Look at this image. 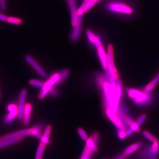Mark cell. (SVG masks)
<instances>
[{"mask_svg": "<svg viewBox=\"0 0 159 159\" xmlns=\"http://www.w3.org/2000/svg\"><path fill=\"white\" fill-rule=\"evenodd\" d=\"M116 86L112 85L108 82H105L102 86L106 108L110 109L115 112H116L118 110L122 93L121 92L116 89Z\"/></svg>", "mask_w": 159, "mask_h": 159, "instance_id": "cell-1", "label": "cell"}, {"mask_svg": "<svg viewBox=\"0 0 159 159\" xmlns=\"http://www.w3.org/2000/svg\"><path fill=\"white\" fill-rule=\"evenodd\" d=\"M42 128L39 125H36L34 127L28 129L17 131L8 134L0 138V143L15 139L17 137L25 136L27 135H32L36 137L38 139H41L43 135H42Z\"/></svg>", "mask_w": 159, "mask_h": 159, "instance_id": "cell-2", "label": "cell"}, {"mask_svg": "<svg viewBox=\"0 0 159 159\" xmlns=\"http://www.w3.org/2000/svg\"><path fill=\"white\" fill-rule=\"evenodd\" d=\"M159 154V142L142 148L139 153L137 159H157Z\"/></svg>", "mask_w": 159, "mask_h": 159, "instance_id": "cell-3", "label": "cell"}, {"mask_svg": "<svg viewBox=\"0 0 159 159\" xmlns=\"http://www.w3.org/2000/svg\"><path fill=\"white\" fill-rule=\"evenodd\" d=\"M59 78L58 73H54L46 82H45L44 84L39 95V98L40 99H43L46 97V96L49 93L51 89L56 84H57Z\"/></svg>", "mask_w": 159, "mask_h": 159, "instance_id": "cell-4", "label": "cell"}, {"mask_svg": "<svg viewBox=\"0 0 159 159\" xmlns=\"http://www.w3.org/2000/svg\"><path fill=\"white\" fill-rule=\"evenodd\" d=\"M51 127L50 125H48L46 127L45 130L43 134L40 139V143L38 148L35 159H42L43 154L46 145L48 144L50 142L49 137L51 134Z\"/></svg>", "mask_w": 159, "mask_h": 159, "instance_id": "cell-5", "label": "cell"}, {"mask_svg": "<svg viewBox=\"0 0 159 159\" xmlns=\"http://www.w3.org/2000/svg\"><path fill=\"white\" fill-rule=\"evenodd\" d=\"M107 69L111 75L114 79L118 80L119 75L115 65L114 61L113 48L111 45H109L107 48Z\"/></svg>", "mask_w": 159, "mask_h": 159, "instance_id": "cell-6", "label": "cell"}, {"mask_svg": "<svg viewBox=\"0 0 159 159\" xmlns=\"http://www.w3.org/2000/svg\"><path fill=\"white\" fill-rule=\"evenodd\" d=\"M107 9L111 11L118 13L130 14L132 10L129 6L122 3L112 2L107 5Z\"/></svg>", "mask_w": 159, "mask_h": 159, "instance_id": "cell-7", "label": "cell"}, {"mask_svg": "<svg viewBox=\"0 0 159 159\" xmlns=\"http://www.w3.org/2000/svg\"><path fill=\"white\" fill-rule=\"evenodd\" d=\"M106 113L107 116L110 120L116 125L119 130H123L125 131V124L122 122L120 118L113 111L109 108L106 109Z\"/></svg>", "mask_w": 159, "mask_h": 159, "instance_id": "cell-8", "label": "cell"}, {"mask_svg": "<svg viewBox=\"0 0 159 159\" xmlns=\"http://www.w3.org/2000/svg\"><path fill=\"white\" fill-rule=\"evenodd\" d=\"M25 59L27 62L30 65V66L35 70L41 77L44 78L48 77V74L40 66L36 61L30 55H27L25 57Z\"/></svg>", "mask_w": 159, "mask_h": 159, "instance_id": "cell-9", "label": "cell"}, {"mask_svg": "<svg viewBox=\"0 0 159 159\" xmlns=\"http://www.w3.org/2000/svg\"><path fill=\"white\" fill-rule=\"evenodd\" d=\"M146 119V116L145 114H143L141 116L136 122H134L133 124L131 125L129 128L127 130L125 131L126 137L129 136L134 132H139V127L142 125V123L144 122Z\"/></svg>", "mask_w": 159, "mask_h": 159, "instance_id": "cell-10", "label": "cell"}, {"mask_svg": "<svg viewBox=\"0 0 159 159\" xmlns=\"http://www.w3.org/2000/svg\"><path fill=\"white\" fill-rule=\"evenodd\" d=\"M27 90L23 89L21 92L20 95L19 104L18 107L17 117L20 119H21L23 118L24 110H25V101L26 96H27Z\"/></svg>", "mask_w": 159, "mask_h": 159, "instance_id": "cell-11", "label": "cell"}, {"mask_svg": "<svg viewBox=\"0 0 159 159\" xmlns=\"http://www.w3.org/2000/svg\"><path fill=\"white\" fill-rule=\"evenodd\" d=\"M68 3L71 11L72 25L75 26L77 25L79 16L77 13L76 0H68Z\"/></svg>", "mask_w": 159, "mask_h": 159, "instance_id": "cell-12", "label": "cell"}, {"mask_svg": "<svg viewBox=\"0 0 159 159\" xmlns=\"http://www.w3.org/2000/svg\"><path fill=\"white\" fill-rule=\"evenodd\" d=\"M128 93L129 97L133 98L137 102H142L146 99L145 93L135 89H129Z\"/></svg>", "mask_w": 159, "mask_h": 159, "instance_id": "cell-13", "label": "cell"}, {"mask_svg": "<svg viewBox=\"0 0 159 159\" xmlns=\"http://www.w3.org/2000/svg\"><path fill=\"white\" fill-rule=\"evenodd\" d=\"M82 18L81 16H79L77 25L74 26L71 34V39L73 42L77 41L79 39L82 29Z\"/></svg>", "mask_w": 159, "mask_h": 159, "instance_id": "cell-14", "label": "cell"}, {"mask_svg": "<svg viewBox=\"0 0 159 159\" xmlns=\"http://www.w3.org/2000/svg\"><path fill=\"white\" fill-rule=\"evenodd\" d=\"M143 146V145L142 142H136L128 146L124 150L122 153L126 157L128 158L134 152L140 149Z\"/></svg>", "mask_w": 159, "mask_h": 159, "instance_id": "cell-15", "label": "cell"}, {"mask_svg": "<svg viewBox=\"0 0 159 159\" xmlns=\"http://www.w3.org/2000/svg\"><path fill=\"white\" fill-rule=\"evenodd\" d=\"M98 56L102 68L106 70L107 69V56L103 47H101L97 48Z\"/></svg>", "mask_w": 159, "mask_h": 159, "instance_id": "cell-16", "label": "cell"}, {"mask_svg": "<svg viewBox=\"0 0 159 159\" xmlns=\"http://www.w3.org/2000/svg\"><path fill=\"white\" fill-rule=\"evenodd\" d=\"M32 106L30 103H28L25 106V110L23 115V123L25 126L29 125L31 117Z\"/></svg>", "mask_w": 159, "mask_h": 159, "instance_id": "cell-17", "label": "cell"}, {"mask_svg": "<svg viewBox=\"0 0 159 159\" xmlns=\"http://www.w3.org/2000/svg\"><path fill=\"white\" fill-rule=\"evenodd\" d=\"M25 139V136L19 137L1 142L0 143V149L13 145V144H16L18 142L23 141Z\"/></svg>", "mask_w": 159, "mask_h": 159, "instance_id": "cell-18", "label": "cell"}, {"mask_svg": "<svg viewBox=\"0 0 159 159\" xmlns=\"http://www.w3.org/2000/svg\"><path fill=\"white\" fill-rule=\"evenodd\" d=\"M86 145L93 152H97L98 150V146H97L98 144L94 142L91 137L90 138H88L86 141Z\"/></svg>", "mask_w": 159, "mask_h": 159, "instance_id": "cell-19", "label": "cell"}, {"mask_svg": "<svg viewBox=\"0 0 159 159\" xmlns=\"http://www.w3.org/2000/svg\"><path fill=\"white\" fill-rule=\"evenodd\" d=\"M159 82V74L149 84L146 86L145 88L146 92H149L152 90L154 88Z\"/></svg>", "mask_w": 159, "mask_h": 159, "instance_id": "cell-20", "label": "cell"}, {"mask_svg": "<svg viewBox=\"0 0 159 159\" xmlns=\"http://www.w3.org/2000/svg\"><path fill=\"white\" fill-rule=\"evenodd\" d=\"M93 153V152L86 145L80 159H92Z\"/></svg>", "mask_w": 159, "mask_h": 159, "instance_id": "cell-21", "label": "cell"}, {"mask_svg": "<svg viewBox=\"0 0 159 159\" xmlns=\"http://www.w3.org/2000/svg\"><path fill=\"white\" fill-rule=\"evenodd\" d=\"M18 112V110L13 111L10 112L5 117V120H4L5 123L6 124L11 123L13 121V119L16 118V117L17 116Z\"/></svg>", "mask_w": 159, "mask_h": 159, "instance_id": "cell-22", "label": "cell"}, {"mask_svg": "<svg viewBox=\"0 0 159 159\" xmlns=\"http://www.w3.org/2000/svg\"><path fill=\"white\" fill-rule=\"evenodd\" d=\"M58 74H59V78L57 84L61 83L64 81L68 77L70 72L67 69H64L63 70L61 71Z\"/></svg>", "mask_w": 159, "mask_h": 159, "instance_id": "cell-23", "label": "cell"}, {"mask_svg": "<svg viewBox=\"0 0 159 159\" xmlns=\"http://www.w3.org/2000/svg\"><path fill=\"white\" fill-rule=\"evenodd\" d=\"M30 85L39 89H42L45 82L42 80L39 79H31L29 81Z\"/></svg>", "mask_w": 159, "mask_h": 159, "instance_id": "cell-24", "label": "cell"}, {"mask_svg": "<svg viewBox=\"0 0 159 159\" xmlns=\"http://www.w3.org/2000/svg\"><path fill=\"white\" fill-rule=\"evenodd\" d=\"M7 22L10 24L16 25H20L22 24V21L21 19L15 17H9L7 19Z\"/></svg>", "mask_w": 159, "mask_h": 159, "instance_id": "cell-25", "label": "cell"}, {"mask_svg": "<svg viewBox=\"0 0 159 159\" xmlns=\"http://www.w3.org/2000/svg\"><path fill=\"white\" fill-rule=\"evenodd\" d=\"M143 135H144V136H145L146 139H148L149 141L152 142V143L158 141V140L156 137L153 136L151 134L148 132V131H145L143 132Z\"/></svg>", "mask_w": 159, "mask_h": 159, "instance_id": "cell-26", "label": "cell"}, {"mask_svg": "<svg viewBox=\"0 0 159 159\" xmlns=\"http://www.w3.org/2000/svg\"><path fill=\"white\" fill-rule=\"evenodd\" d=\"M88 1L89 0L84 1V2L83 3L81 6L80 7L79 9L77 10V13L79 16H81L85 12L86 7L87 4L88 2Z\"/></svg>", "mask_w": 159, "mask_h": 159, "instance_id": "cell-27", "label": "cell"}, {"mask_svg": "<svg viewBox=\"0 0 159 159\" xmlns=\"http://www.w3.org/2000/svg\"><path fill=\"white\" fill-rule=\"evenodd\" d=\"M78 132L83 140H84V141H86L88 139V137L85 131L83 129L80 128L78 129Z\"/></svg>", "mask_w": 159, "mask_h": 159, "instance_id": "cell-28", "label": "cell"}, {"mask_svg": "<svg viewBox=\"0 0 159 159\" xmlns=\"http://www.w3.org/2000/svg\"><path fill=\"white\" fill-rule=\"evenodd\" d=\"M86 34L87 35L88 37L89 40L91 43H94V40H95L96 36H95L93 33L92 32L91 30L88 29L86 31Z\"/></svg>", "mask_w": 159, "mask_h": 159, "instance_id": "cell-29", "label": "cell"}, {"mask_svg": "<svg viewBox=\"0 0 159 159\" xmlns=\"http://www.w3.org/2000/svg\"><path fill=\"white\" fill-rule=\"evenodd\" d=\"M50 96L52 97H56L58 95V91L57 88L54 86L51 89V90L49 92V93Z\"/></svg>", "mask_w": 159, "mask_h": 159, "instance_id": "cell-30", "label": "cell"}, {"mask_svg": "<svg viewBox=\"0 0 159 159\" xmlns=\"http://www.w3.org/2000/svg\"><path fill=\"white\" fill-rule=\"evenodd\" d=\"M96 2L94 0H89L87 4L86 7L85 12L89 11L90 9H92V7L95 5Z\"/></svg>", "mask_w": 159, "mask_h": 159, "instance_id": "cell-31", "label": "cell"}, {"mask_svg": "<svg viewBox=\"0 0 159 159\" xmlns=\"http://www.w3.org/2000/svg\"><path fill=\"white\" fill-rule=\"evenodd\" d=\"M94 43L95 44L97 48H100V47L102 46V43H101L100 39H99V37H97V36H96V38H95Z\"/></svg>", "mask_w": 159, "mask_h": 159, "instance_id": "cell-32", "label": "cell"}, {"mask_svg": "<svg viewBox=\"0 0 159 159\" xmlns=\"http://www.w3.org/2000/svg\"><path fill=\"white\" fill-rule=\"evenodd\" d=\"M118 136H119V139H125V137H126L125 131L119 130V132H118Z\"/></svg>", "mask_w": 159, "mask_h": 159, "instance_id": "cell-33", "label": "cell"}, {"mask_svg": "<svg viewBox=\"0 0 159 159\" xmlns=\"http://www.w3.org/2000/svg\"><path fill=\"white\" fill-rule=\"evenodd\" d=\"M0 8L2 11H6V0H0Z\"/></svg>", "mask_w": 159, "mask_h": 159, "instance_id": "cell-34", "label": "cell"}, {"mask_svg": "<svg viewBox=\"0 0 159 159\" xmlns=\"http://www.w3.org/2000/svg\"><path fill=\"white\" fill-rule=\"evenodd\" d=\"M8 109L9 112L13 111L18 110V107L16 104H11L8 106Z\"/></svg>", "mask_w": 159, "mask_h": 159, "instance_id": "cell-35", "label": "cell"}, {"mask_svg": "<svg viewBox=\"0 0 159 159\" xmlns=\"http://www.w3.org/2000/svg\"><path fill=\"white\" fill-rule=\"evenodd\" d=\"M7 19H8V17L0 13V20L4 22L7 21Z\"/></svg>", "mask_w": 159, "mask_h": 159, "instance_id": "cell-36", "label": "cell"}, {"mask_svg": "<svg viewBox=\"0 0 159 159\" xmlns=\"http://www.w3.org/2000/svg\"><path fill=\"white\" fill-rule=\"evenodd\" d=\"M127 158L125 157L122 153L117 156L114 159H127Z\"/></svg>", "mask_w": 159, "mask_h": 159, "instance_id": "cell-37", "label": "cell"}, {"mask_svg": "<svg viewBox=\"0 0 159 159\" xmlns=\"http://www.w3.org/2000/svg\"><path fill=\"white\" fill-rule=\"evenodd\" d=\"M94 1H95L96 2H99V1H100V0H94Z\"/></svg>", "mask_w": 159, "mask_h": 159, "instance_id": "cell-38", "label": "cell"}, {"mask_svg": "<svg viewBox=\"0 0 159 159\" xmlns=\"http://www.w3.org/2000/svg\"><path fill=\"white\" fill-rule=\"evenodd\" d=\"M0 98H1V93H0Z\"/></svg>", "mask_w": 159, "mask_h": 159, "instance_id": "cell-39", "label": "cell"}, {"mask_svg": "<svg viewBox=\"0 0 159 159\" xmlns=\"http://www.w3.org/2000/svg\"><path fill=\"white\" fill-rule=\"evenodd\" d=\"M84 1H86V0H84Z\"/></svg>", "mask_w": 159, "mask_h": 159, "instance_id": "cell-40", "label": "cell"}]
</instances>
